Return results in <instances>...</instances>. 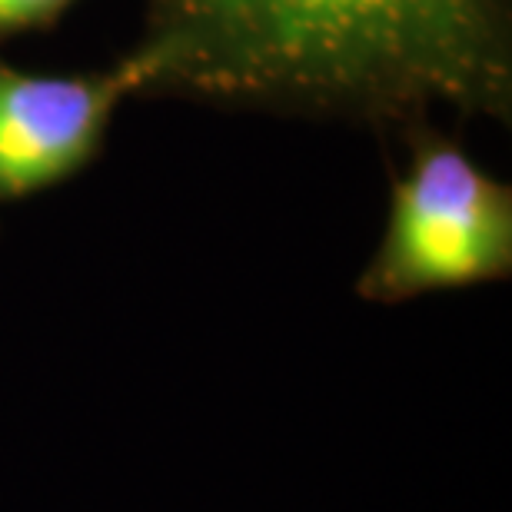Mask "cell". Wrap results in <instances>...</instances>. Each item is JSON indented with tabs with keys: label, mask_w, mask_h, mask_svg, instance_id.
Listing matches in <instances>:
<instances>
[{
	"label": "cell",
	"mask_w": 512,
	"mask_h": 512,
	"mask_svg": "<svg viewBox=\"0 0 512 512\" xmlns=\"http://www.w3.org/2000/svg\"><path fill=\"white\" fill-rule=\"evenodd\" d=\"M147 90L373 130L512 114V0H147Z\"/></svg>",
	"instance_id": "1"
},
{
	"label": "cell",
	"mask_w": 512,
	"mask_h": 512,
	"mask_svg": "<svg viewBox=\"0 0 512 512\" xmlns=\"http://www.w3.org/2000/svg\"><path fill=\"white\" fill-rule=\"evenodd\" d=\"M512 190L439 127L409 133V163L389 190V217L356 293L403 303L436 290L506 280Z\"/></svg>",
	"instance_id": "2"
},
{
	"label": "cell",
	"mask_w": 512,
	"mask_h": 512,
	"mask_svg": "<svg viewBox=\"0 0 512 512\" xmlns=\"http://www.w3.org/2000/svg\"><path fill=\"white\" fill-rule=\"evenodd\" d=\"M143 90L147 67L137 54L97 74H34L0 60V203L87 170L117 107Z\"/></svg>",
	"instance_id": "3"
},
{
	"label": "cell",
	"mask_w": 512,
	"mask_h": 512,
	"mask_svg": "<svg viewBox=\"0 0 512 512\" xmlns=\"http://www.w3.org/2000/svg\"><path fill=\"white\" fill-rule=\"evenodd\" d=\"M77 0H0V37L50 30Z\"/></svg>",
	"instance_id": "4"
}]
</instances>
